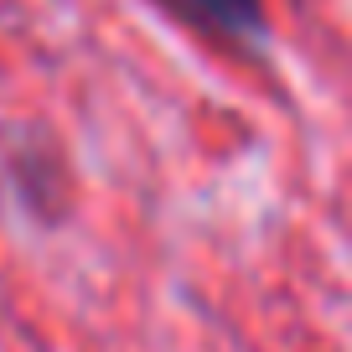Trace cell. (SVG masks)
<instances>
[{
  "mask_svg": "<svg viewBox=\"0 0 352 352\" xmlns=\"http://www.w3.org/2000/svg\"><path fill=\"white\" fill-rule=\"evenodd\" d=\"M176 11L187 16L192 26H202L208 36L233 42V47H254L270 32L259 0H176Z\"/></svg>",
  "mask_w": 352,
  "mask_h": 352,
  "instance_id": "obj_1",
  "label": "cell"
}]
</instances>
